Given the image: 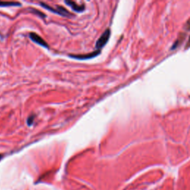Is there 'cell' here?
Instances as JSON below:
<instances>
[{"instance_id": "6da1fadb", "label": "cell", "mask_w": 190, "mask_h": 190, "mask_svg": "<svg viewBox=\"0 0 190 190\" xmlns=\"http://www.w3.org/2000/svg\"><path fill=\"white\" fill-rule=\"evenodd\" d=\"M110 35H111V31H110V29H106V31L102 34V36L98 39V40L97 41L96 43V48H97V50L101 49L103 46L107 43L110 38Z\"/></svg>"}, {"instance_id": "7a4b0ae2", "label": "cell", "mask_w": 190, "mask_h": 190, "mask_svg": "<svg viewBox=\"0 0 190 190\" xmlns=\"http://www.w3.org/2000/svg\"><path fill=\"white\" fill-rule=\"evenodd\" d=\"M40 4H41V5H42V7L48 10V11H52V12L61 15V16H69V13L68 12L67 10H65L64 7L59 6V7H57V9H54V8H52L51 7L48 6V5H46V4H45L43 2H41Z\"/></svg>"}, {"instance_id": "3957f363", "label": "cell", "mask_w": 190, "mask_h": 190, "mask_svg": "<svg viewBox=\"0 0 190 190\" xmlns=\"http://www.w3.org/2000/svg\"><path fill=\"white\" fill-rule=\"evenodd\" d=\"M100 53V50H97L92 53H89L87 54H77V55H73V54H71L70 57L72 58H75V59H91V58H94L97 56L99 55Z\"/></svg>"}, {"instance_id": "277c9868", "label": "cell", "mask_w": 190, "mask_h": 190, "mask_svg": "<svg viewBox=\"0 0 190 190\" xmlns=\"http://www.w3.org/2000/svg\"><path fill=\"white\" fill-rule=\"evenodd\" d=\"M29 36H30L31 40H33V41H34V42H36V43L39 44L40 45L42 46V47H44V48H48V47L47 42L45 41V40L41 37V36H39L38 34H35V33H31V34H29Z\"/></svg>"}, {"instance_id": "5b68a950", "label": "cell", "mask_w": 190, "mask_h": 190, "mask_svg": "<svg viewBox=\"0 0 190 190\" xmlns=\"http://www.w3.org/2000/svg\"><path fill=\"white\" fill-rule=\"evenodd\" d=\"M65 3L67 4L69 6H70L72 8L74 11H77V12H81V11H83V10L85 9V7L82 5V6H80V5H78L76 2H74L72 1H65Z\"/></svg>"}, {"instance_id": "8992f818", "label": "cell", "mask_w": 190, "mask_h": 190, "mask_svg": "<svg viewBox=\"0 0 190 190\" xmlns=\"http://www.w3.org/2000/svg\"><path fill=\"white\" fill-rule=\"evenodd\" d=\"M20 3L15 2H2L0 1V7H10V6H19Z\"/></svg>"}, {"instance_id": "52a82bcc", "label": "cell", "mask_w": 190, "mask_h": 190, "mask_svg": "<svg viewBox=\"0 0 190 190\" xmlns=\"http://www.w3.org/2000/svg\"><path fill=\"white\" fill-rule=\"evenodd\" d=\"M34 118H35V115H33V114L28 117V121H27V123H28V126H31V124L34 123Z\"/></svg>"}, {"instance_id": "ba28073f", "label": "cell", "mask_w": 190, "mask_h": 190, "mask_svg": "<svg viewBox=\"0 0 190 190\" xmlns=\"http://www.w3.org/2000/svg\"><path fill=\"white\" fill-rule=\"evenodd\" d=\"M189 45H190V37H189V41H188V44H187V46H189Z\"/></svg>"}, {"instance_id": "9c48e42d", "label": "cell", "mask_w": 190, "mask_h": 190, "mask_svg": "<svg viewBox=\"0 0 190 190\" xmlns=\"http://www.w3.org/2000/svg\"><path fill=\"white\" fill-rule=\"evenodd\" d=\"M2 158V155H1V154H0V159H1Z\"/></svg>"}]
</instances>
